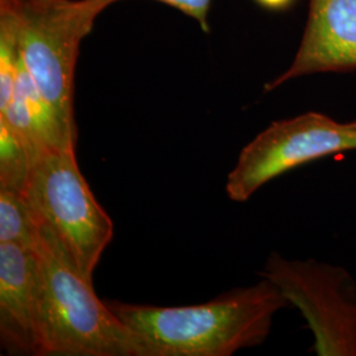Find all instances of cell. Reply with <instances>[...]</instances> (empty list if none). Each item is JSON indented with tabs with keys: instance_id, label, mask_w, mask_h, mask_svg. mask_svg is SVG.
<instances>
[{
	"instance_id": "1",
	"label": "cell",
	"mask_w": 356,
	"mask_h": 356,
	"mask_svg": "<svg viewBox=\"0 0 356 356\" xmlns=\"http://www.w3.org/2000/svg\"><path fill=\"white\" fill-rule=\"evenodd\" d=\"M140 339L144 356H229L263 343L275 316L289 306L263 277L214 300L191 306H152L106 301Z\"/></svg>"
},
{
	"instance_id": "2",
	"label": "cell",
	"mask_w": 356,
	"mask_h": 356,
	"mask_svg": "<svg viewBox=\"0 0 356 356\" xmlns=\"http://www.w3.org/2000/svg\"><path fill=\"white\" fill-rule=\"evenodd\" d=\"M40 356H144L140 339L97 297L51 231L40 226Z\"/></svg>"
},
{
	"instance_id": "3",
	"label": "cell",
	"mask_w": 356,
	"mask_h": 356,
	"mask_svg": "<svg viewBox=\"0 0 356 356\" xmlns=\"http://www.w3.org/2000/svg\"><path fill=\"white\" fill-rule=\"evenodd\" d=\"M24 195L38 225L51 231L76 270L92 281L94 269L113 241L114 225L79 170L76 147L41 153Z\"/></svg>"
},
{
	"instance_id": "4",
	"label": "cell",
	"mask_w": 356,
	"mask_h": 356,
	"mask_svg": "<svg viewBox=\"0 0 356 356\" xmlns=\"http://www.w3.org/2000/svg\"><path fill=\"white\" fill-rule=\"evenodd\" d=\"M17 28L22 61L41 98L76 131L74 76L82 40L95 19L83 0H0Z\"/></svg>"
},
{
	"instance_id": "5",
	"label": "cell",
	"mask_w": 356,
	"mask_h": 356,
	"mask_svg": "<svg viewBox=\"0 0 356 356\" xmlns=\"http://www.w3.org/2000/svg\"><path fill=\"white\" fill-rule=\"evenodd\" d=\"M260 275L300 310L316 355L356 356V280L346 268L273 252Z\"/></svg>"
},
{
	"instance_id": "6",
	"label": "cell",
	"mask_w": 356,
	"mask_h": 356,
	"mask_svg": "<svg viewBox=\"0 0 356 356\" xmlns=\"http://www.w3.org/2000/svg\"><path fill=\"white\" fill-rule=\"evenodd\" d=\"M356 151V128L327 115L306 113L273 122L250 141L226 181L231 201L242 204L269 181L331 154Z\"/></svg>"
},
{
	"instance_id": "7",
	"label": "cell",
	"mask_w": 356,
	"mask_h": 356,
	"mask_svg": "<svg viewBox=\"0 0 356 356\" xmlns=\"http://www.w3.org/2000/svg\"><path fill=\"white\" fill-rule=\"evenodd\" d=\"M356 70V0H310L301 44L289 67L264 90L318 73Z\"/></svg>"
},
{
	"instance_id": "8",
	"label": "cell",
	"mask_w": 356,
	"mask_h": 356,
	"mask_svg": "<svg viewBox=\"0 0 356 356\" xmlns=\"http://www.w3.org/2000/svg\"><path fill=\"white\" fill-rule=\"evenodd\" d=\"M38 251L0 243V343L8 355L40 356Z\"/></svg>"
},
{
	"instance_id": "9",
	"label": "cell",
	"mask_w": 356,
	"mask_h": 356,
	"mask_svg": "<svg viewBox=\"0 0 356 356\" xmlns=\"http://www.w3.org/2000/svg\"><path fill=\"white\" fill-rule=\"evenodd\" d=\"M0 119H4L40 152L76 147V131L65 126L51 106L41 98L23 61L16 78L13 98L8 106L0 111Z\"/></svg>"
},
{
	"instance_id": "10",
	"label": "cell",
	"mask_w": 356,
	"mask_h": 356,
	"mask_svg": "<svg viewBox=\"0 0 356 356\" xmlns=\"http://www.w3.org/2000/svg\"><path fill=\"white\" fill-rule=\"evenodd\" d=\"M41 153L4 119H0V188L24 194Z\"/></svg>"
},
{
	"instance_id": "11",
	"label": "cell",
	"mask_w": 356,
	"mask_h": 356,
	"mask_svg": "<svg viewBox=\"0 0 356 356\" xmlns=\"http://www.w3.org/2000/svg\"><path fill=\"white\" fill-rule=\"evenodd\" d=\"M40 225L26 195L0 188V243L38 248Z\"/></svg>"
},
{
	"instance_id": "12",
	"label": "cell",
	"mask_w": 356,
	"mask_h": 356,
	"mask_svg": "<svg viewBox=\"0 0 356 356\" xmlns=\"http://www.w3.org/2000/svg\"><path fill=\"white\" fill-rule=\"evenodd\" d=\"M20 65L17 28L11 13L0 6V111L8 106L13 98Z\"/></svg>"
},
{
	"instance_id": "13",
	"label": "cell",
	"mask_w": 356,
	"mask_h": 356,
	"mask_svg": "<svg viewBox=\"0 0 356 356\" xmlns=\"http://www.w3.org/2000/svg\"><path fill=\"white\" fill-rule=\"evenodd\" d=\"M116 1H122V0H83L85 6L88 7V10L94 17H98L107 7H110ZM156 1L175 7L178 11L188 15L200 24L201 29L206 33L210 31L209 13H210L211 0H156Z\"/></svg>"
},
{
	"instance_id": "14",
	"label": "cell",
	"mask_w": 356,
	"mask_h": 356,
	"mask_svg": "<svg viewBox=\"0 0 356 356\" xmlns=\"http://www.w3.org/2000/svg\"><path fill=\"white\" fill-rule=\"evenodd\" d=\"M261 7L272 10V11H281L288 8L293 3V0H256Z\"/></svg>"
},
{
	"instance_id": "15",
	"label": "cell",
	"mask_w": 356,
	"mask_h": 356,
	"mask_svg": "<svg viewBox=\"0 0 356 356\" xmlns=\"http://www.w3.org/2000/svg\"><path fill=\"white\" fill-rule=\"evenodd\" d=\"M350 123H351V126H353V127L356 128V119L355 120H353V122H350Z\"/></svg>"
}]
</instances>
